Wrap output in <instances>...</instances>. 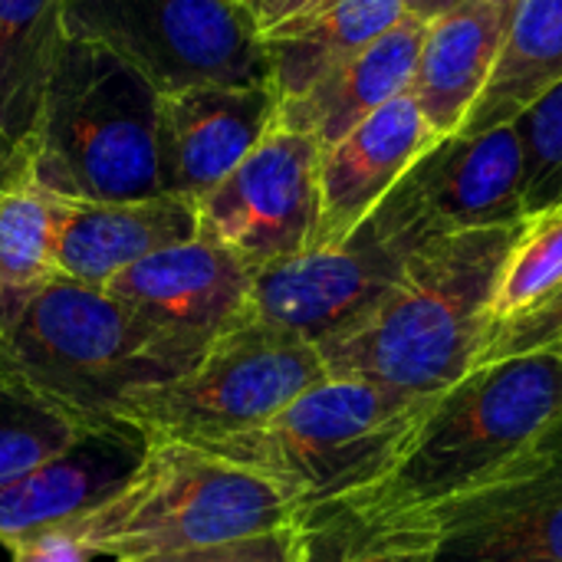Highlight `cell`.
Returning a JSON list of instances; mask_svg holds the SVG:
<instances>
[{
	"instance_id": "cell-30",
	"label": "cell",
	"mask_w": 562,
	"mask_h": 562,
	"mask_svg": "<svg viewBox=\"0 0 562 562\" xmlns=\"http://www.w3.org/2000/svg\"><path fill=\"white\" fill-rule=\"evenodd\" d=\"M7 550H10V562H92V553L59 527L23 537Z\"/></svg>"
},
{
	"instance_id": "cell-4",
	"label": "cell",
	"mask_w": 562,
	"mask_h": 562,
	"mask_svg": "<svg viewBox=\"0 0 562 562\" xmlns=\"http://www.w3.org/2000/svg\"><path fill=\"white\" fill-rule=\"evenodd\" d=\"M431 402L382 382L329 375L267 425L204 451L267 477L303 517L379 487L412 448Z\"/></svg>"
},
{
	"instance_id": "cell-10",
	"label": "cell",
	"mask_w": 562,
	"mask_h": 562,
	"mask_svg": "<svg viewBox=\"0 0 562 562\" xmlns=\"http://www.w3.org/2000/svg\"><path fill=\"white\" fill-rule=\"evenodd\" d=\"M319 142L277 125L204 201L198 237L254 273L313 250L319 231Z\"/></svg>"
},
{
	"instance_id": "cell-31",
	"label": "cell",
	"mask_w": 562,
	"mask_h": 562,
	"mask_svg": "<svg viewBox=\"0 0 562 562\" xmlns=\"http://www.w3.org/2000/svg\"><path fill=\"white\" fill-rule=\"evenodd\" d=\"M313 3H319V0H254L250 10H254L260 30L270 33V30H277L280 23H286V20H293V16H300V13H306Z\"/></svg>"
},
{
	"instance_id": "cell-32",
	"label": "cell",
	"mask_w": 562,
	"mask_h": 562,
	"mask_svg": "<svg viewBox=\"0 0 562 562\" xmlns=\"http://www.w3.org/2000/svg\"><path fill=\"white\" fill-rule=\"evenodd\" d=\"M458 3H461V0H405V10H408L412 16L431 23L435 16H441L445 10H451V7H458Z\"/></svg>"
},
{
	"instance_id": "cell-14",
	"label": "cell",
	"mask_w": 562,
	"mask_h": 562,
	"mask_svg": "<svg viewBox=\"0 0 562 562\" xmlns=\"http://www.w3.org/2000/svg\"><path fill=\"white\" fill-rule=\"evenodd\" d=\"M405 178L435 234L487 231L527 221V161L514 122L481 135L441 138Z\"/></svg>"
},
{
	"instance_id": "cell-25",
	"label": "cell",
	"mask_w": 562,
	"mask_h": 562,
	"mask_svg": "<svg viewBox=\"0 0 562 562\" xmlns=\"http://www.w3.org/2000/svg\"><path fill=\"white\" fill-rule=\"evenodd\" d=\"M562 290V204L524 221L520 237L514 240L497 293H494V326L514 323L543 303H550Z\"/></svg>"
},
{
	"instance_id": "cell-17",
	"label": "cell",
	"mask_w": 562,
	"mask_h": 562,
	"mask_svg": "<svg viewBox=\"0 0 562 562\" xmlns=\"http://www.w3.org/2000/svg\"><path fill=\"white\" fill-rule=\"evenodd\" d=\"M145 448L148 441L128 425L89 431L63 454L0 484V547L59 527L102 504L128 481Z\"/></svg>"
},
{
	"instance_id": "cell-28",
	"label": "cell",
	"mask_w": 562,
	"mask_h": 562,
	"mask_svg": "<svg viewBox=\"0 0 562 562\" xmlns=\"http://www.w3.org/2000/svg\"><path fill=\"white\" fill-rule=\"evenodd\" d=\"M562 346V290L543 303L540 310L494 326L484 339V349L477 356V366L497 362V359H510V356H527V352H543V349H557ZM474 366V369H477Z\"/></svg>"
},
{
	"instance_id": "cell-23",
	"label": "cell",
	"mask_w": 562,
	"mask_h": 562,
	"mask_svg": "<svg viewBox=\"0 0 562 562\" xmlns=\"http://www.w3.org/2000/svg\"><path fill=\"white\" fill-rule=\"evenodd\" d=\"M59 43V0H0V138L10 151L33 138Z\"/></svg>"
},
{
	"instance_id": "cell-6",
	"label": "cell",
	"mask_w": 562,
	"mask_h": 562,
	"mask_svg": "<svg viewBox=\"0 0 562 562\" xmlns=\"http://www.w3.org/2000/svg\"><path fill=\"white\" fill-rule=\"evenodd\" d=\"M296 524L267 477L204 448L148 445L128 481L92 510L59 524L92 557L151 560L273 533Z\"/></svg>"
},
{
	"instance_id": "cell-33",
	"label": "cell",
	"mask_w": 562,
	"mask_h": 562,
	"mask_svg": "<svg viewBox=\"0 0 562 562\" xmlns=\"http://www.w3.org/2000/svg\"><path fill=\"white\" fill-rule=\"evenodd\" d=\"M26 158V151H10L7 145H3V138H0V175L7 171V168H13L16 161H23Z\"/></svg>"
},
{
	"instance_id": "cell-12",
	"label": "cell",
	"mask_w": 562,
	"mask_h": 562,
	"mask_svg": "<svg viewBox=\"0 0 562 562\" xmlns=\"http://www.w3.org/2000/svg\"><path fill=\"white\" fill-rule=\"evenodd\" d=\"M273 86H194L158 99L161 191L204 201L273 128Z\"/></svg>"
},
{
	"instance_id": "cell-24",
	"label": "cell",
	"mask_w": 562,
	"mask_h": 562,
	"mask_svg": "<svg viewBox=\"0 0 562 562\" xmlns=\"http://www.w3.org/2000/svg\"><path fill=\"white\" fill-rule=\"evenodd\" d=\"M59 198L36 184L30 151L0 175V293L56 277Z\"/></svg>"
},
{
	"instance_id": "cell-34",
	"label": "cell",
	"mask_w": 562,
	"mask_h": 562,
	"mask_svg": "<svg viewBox=\"0 0 562 562\" xmlns=\"http://www.w3.org/2000/svg\"><path fill=\"white\" fill-rule=\"evenodd\" d=\"M244 3H247V7H250V3H254V0H244Z\"/></svg>"
},
{
	"instance_id": "cell-29",
	"label": "cell",
	"mask_w": 562,
	"mask_h": 562,
	"mask_svg": "<svg viewBox=\"0 0 562 562\" xmlns=\"http://www.w3.org/2000/svg\"><path fill=\"white\" fill-rule=\"evenodd\" d=\"M132 562H300V527H283L273 533L247 537V540H231L217 547H201L188 553H171V557H151V560Z\"/></svg>"
},
{
	"instance_id": "cell-19",
	"label": "cell",
	"mask_w": 562,
	"mask_h": 562,
	"mask_svg": "<svg viewBox=\"0 0 562 562\" xmlns=\"http://www.w3.org/2000/svg\"><path fill=\"white\" fill-rule=\"evenodd\" d=\"M425 30V20L405 13L359 56L329 69L303 95L280 102V125L316 138L319 148L336 145L395 95L412 89Z\"/></svg>"
},
{
	"instance_id": "cell-27",
	"label": "cell",
	"mask_w": 562,
	"mask_h": 562,
	"mask_svg": "<svg viewBox=\"0 0 562 562\" xmlns=\"http://www.w3.org/2000/svg\"><path fill=\"white\" fill-rule=\"evenodd\" d=\"M520 142H524V161H527V181H524V211L527 217L543 214L562 204V79L553 82L533 105H527L514 119Z\"/></svg>"
},
{
	"instance_id": "cell-2",
	"label": "cell",
	"mask_w": 562,
	"mask_h": 562,
	"mask_svg": "<svg viewBox=\"0 0 562 562\" xmlns=\"http://www.w3.org/2000/svg\"><path fill=\"white\" fill-rule=\"evenodd\" d=\"M184 375L165 339L102 286L49 277L0 293V379L82 431L122 428V405Z\"/></svg>"
},
{
	"instance_id": "cell-16",
	"label": "cell",
	"mask_w": 562,
	"mask_h": 562,
	"mask_svg": "<svg viewBox=\"0 0 562 562\" xmlns=\"http://www.w3.org/2000/svg\"><path fill=\"white\" fill-rule=\"evenodd\" d=\"M194 237L198 204L178 194L112 204L59 198L56 273L105 290L138 260Z\"/></svg>"
},
{
	"instance_id": "cell-13",
	"label": "cell",
	"mask_w": 562,
	"mask_h": 562,
	"mask_svg": "<svg viewBox=\"0 0 562 562\" xmlns=\"http://www.w3.org/2000/svg\"><path fill=\"white\" fill-rule=\"evenodd\" d=\"M438 142L415 95L402 92L346 138L323 148L313 250L342 244Z\"/></svg>"
},
{
	"instance_id": "cell-20",
	"label": "cell",
	"mask_w": 562,
	"mask_h": 562,
	"mask_svg": "<svg viewBox=\"0 0 562 562\" xmlns=\"http://www.w3.org/2000/svg\"><path fill=\"white\" fill-rule=\"evenodd\" d=\"M405 13V0H319L280 23L263 33L273 92L280 102L303 95L329 69L385 36Z\"/></svg>"
},
{
	"instance_id": "cell-7",
	"label": "cell",
	"mask_w": 562,
	"mask_h": 562,
	"mask_svg": "<svg viewBox=\"0 0 562 562\" xmlns=\"http://www.w3.org/2000/svg\"><path fill=\"white\" fill-rule=\"evenodd\" d=\"M326 379L329 369L319 346L247 316L224 333L194 369L132 395L119 422L148 445L181 441L207 448L267 425Z\"/></svg>"
},
{
	"instance_id": "cell-21",
	"label": "cell",
	"mask_w": 562,
	"mask_h": 562,
	"mask_svg": "<svg viewBox=\"0 0 562 562\" xmlns=\"http://www.w3.org/2000/svg\"><path fill=\"white\" fill-rule=\"evenodd\" d=\"M300 562H435V510H402L356 494L303 517Z\"/></svg>"
},
{
	"instance_id": "cell-8",
	"label": "cell",
	"mask_w": 562,
	"mask_h": 562,
	"mask_svg": "<svg viewBox=\"0 0 562 562\" xmlns=\"http://www.w3.org/2000/svg\"><path fill=\"white\" fill-rule=\"evenodd\" d=\"M63 40L95 43L158 95L270 86L263 30L244 0H59Z\"/></svg>"
},
{
	"instance_id": "cell-1",
	"label": "cell",
	"mask_w": 562,
	"mask_h": 562,
	"mask_svg": "<svg viewBox=\"0 0 562 562\" xmlns=\"http://www.w3.org/2000/svg\"><path fill=\"white\" fill-rule=\"evenodd\" d=\"M520 231L524 221L428 237L379 306L319 346L329 375L428 398L461 382L491 333L497 280Z\"/></svg>"
},
{
	"instance_id": "cell-26",
	"label": "cell",
	"mask_w": 562,
	"mask_h": 562,
	"mask_svg": "<svg viewBox=\"0 0 562 562\" xmlns=\"http://www.w3.org/2000/svg\"><path fill=\"white\" fill-rule=\"evenodd\" d=\"M82 435L89 431L0 379V484L63 454Z\"/></svg>"
},
{
	"instance_id": "cell-15",
	"label": "cell",
	"mask_w": 562,
	"mask_h": 562,
	"mask_svg": "<svg viewBox=\"0 0 562 562\" xmlns=\"http://www.w3.org/2000/svg\"><path fill=\"white\" fill-rule=\"evenodd\" d=\"M435 562H562V451L435 510Z\"/></svg>"
},
{
	"instance_id": "cell-22",
	"label": "cell",
	"mask_w": 562,
	"mask_h": 562,
	"mask_svg": "<svg viewBox=\"0 0 562 562\" xmlns=\"http://www.w3.org/2000/svg\"><path fill=\"white\" fill-rule=\"evenodd\" d=\"M560 79L562 0H517L501 63L458 135H481L514 122Z\"/></svg>"
},
{
	"instance_id": "cell-5",
	"label": "cell",
	"mask_w": 562,
	"mask_h": 562,
	"mask_svg": "<svg viewBox=\"0 0 562 562\" xmlns=\"http://www.w3.org/2000/svg\"><path fill=\"white\" fill-rule=\"evenodd\" d=\"M158 92L115 53L63 40L30 151L40 188L66 201L158 198Z\"/></svg>"
},
{
	"instance_id": "cell-18",
	"label": "cell",
	"mask_w": 562,
	"mask_h": 562,
	"mask_svg": "<svg viewBox=\"0 0 562 562\" xmlns=\"http://www.w3.org/2000/svg\"><path fill=\"white\" fill-rule=\"evenodd\" d=\"M514 7L517 0H461L428 23L408 92L438 138L458 135L487 89L510 36Z\"/></svg>"
},
{
	"instance_id": "cell-11",
	"label": "cell",
	"mask_w": 562,
	"mask_h": 562,
	"mask_svg": "<svg viewBox=\"0 0 562 562\" xmlns=\"http://www.w3.org/2000/svg\"><path fill=\"white\" fill-rule=\"evenodd\" d=\"M250 286L254 270L247 263L194 237L138 260L105 290L138 313L188 372L224 333L250 316Z\"/></svg>"
},
{
	"instance_id": "cell-9",
	"label": "cell",
	"mask_w": 562,
	"mask_h": 562,
	"mask_svg": "<svg viewBox=\"0 0 562 562\" xmlns=\"http://www.w3.org/2000/svg\"><path fill=\"white\" fill-rule=\"evenodd\" d=\"M428 237H435V227L422 214L408 178H402L342 244L257 270L250 316L323 346L379 306Z\"/></svg>"
},
{
	"instance_id": "cell-3",
	"label": "cell",
	"mask_w": 562,
	"mask_h": 562,
	"mask_svg": "<svg viewBox=\"0 0 562 562\" xmlns=\"http://www.w3.org/2000/svg\"><path fill=\"white\" fill-rule=\"evenodd\" d=\"M562 451V346L471 369L435 395L412 448L372 491L402 510H438L514 481Z\"/></svg>"
}]
</instances>
